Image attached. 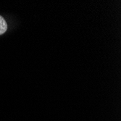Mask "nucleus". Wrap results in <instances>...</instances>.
Here are the masks:
<instances>
[{"mask_svg": "<svg viewBox=\"0 0 121 121\" xmlns=\"http://www.w3.org/2000/svg\"><path fill=\"white\" fill-rule=\"evenodd\" d=\"M7 30V24L4 18L0 15V35L4 34Z\"/></svg>", "mask_w": 121, "mask_h": 121, "instance_id": "nucleus-1", "label": "nucleus"}]
</instances>
